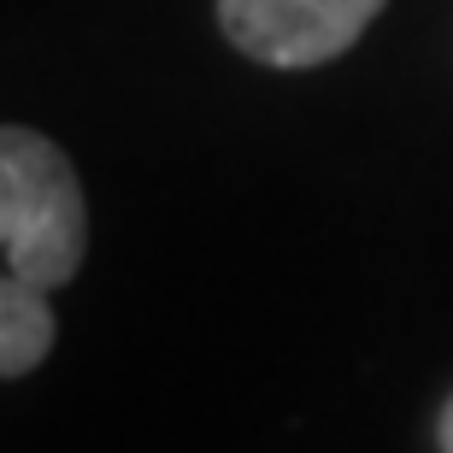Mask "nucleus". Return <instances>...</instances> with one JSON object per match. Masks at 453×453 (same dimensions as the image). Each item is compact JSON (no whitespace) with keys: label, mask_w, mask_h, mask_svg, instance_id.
<instances>
[{"label":"nucleus","mask_w":453,"mask_h":453,"mask_svg":"<svg viewBox=\"0 0 453 453\" xmlns=\"http://www.w3.org/2000/svg\"><path fill=\"white\" fill-rule=\"evenodd\" d=\"M0 277H6V271H0Z\"/></svg>","instance_id":"20e7f679"},{"label":"nucleus","mask_w":453,"mask_h":453,"mask_svg":"<svg viewBox=\"0 0 453 453\" xmlns=\"http://www.w3.org/2000/svg\"><path fill=\"white\" fill-rule=\"evenodd\" d=\"M436 436H441V453H453V395H448V406H441V424H436Z\"/></svg>","instance_id":"7ed1b4c3"},{"label":"nucleus","mask_w":453,"mask_h":453,"mask_svg":"<svg viewBox=\"0 0 453 453\" xmlns=\"http://www.w3.org/2000/svg\"><path fill=\"white\" fill-rule=\"evenodd\" d=\"M383 0H219V24L235 48L277 71H306L348 53Z\"/></svg>","instance_id":"f03ea898"},{"label":"nucleus","mask_w":453,"mask_h":453,"mask_svg":"<svg viewBox=\"0 0 453 453\" xmlns=\"http://www.w3.org/2000/svg\"><path fill=\"white\" fill-rule=\"evenodd\" d=\"M88 253V206L77 171L48 135L0 130V271L59 288Z\"/></svg>","instance_id":"f257e3e1"}]
</instances>
